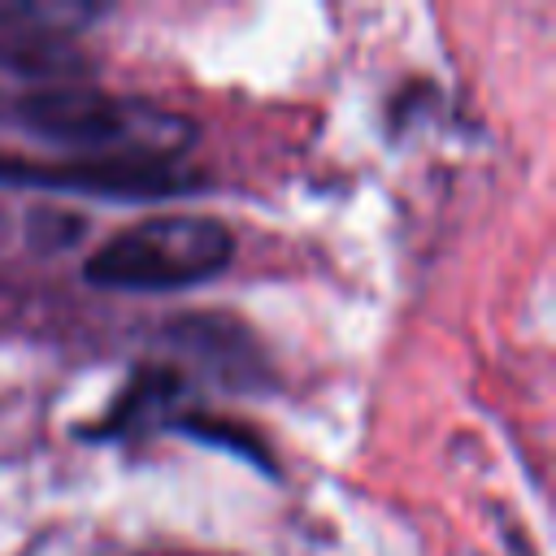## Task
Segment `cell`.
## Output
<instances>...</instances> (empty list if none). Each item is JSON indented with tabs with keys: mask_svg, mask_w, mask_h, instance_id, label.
<instances>
[{
	"mask_svg": "<svg viewBox=\"0 0 556 556\" xmlns=\"http://www.w3.org/2000/svg\"><path fill=\"white\" fill-rule=\"evenodd\" d=\"M0 182L83 191V195H122V200H161L195 187L174 169V161H74V156L56 165L0 156Z\"/></svg>",
	"mask_w": 556,
	"mask_h": 556,
	"instance_id": "cell-3",
	"label": "cell"
},
{
	"mask_svg": "<svg viewBox=\"0 0 556 556\" xmlns=\"http://www.w3.org/2000/svg\"><path fill=\"white\" fill-rule=\"evenodd\" d=\"M17 122L74 152V161H174L195 126L148 100L91 87H43L17 100Z\"/></svg>",
	"mask_w": 556,
	"mask_h": 556,
	"instance_id": "cell-1",
	"label": "cell"
},
{
	"mask_svg": "<svg viewBox=\"0 0 556 556\" xmlns=\"http://www.w3.org/2000/svg\"><path fill=\"white\" fill-rule=\"evenodd\" d=\"M235 256V239L204 213H152L100 243L83 274L117 291H174L217 278Z\"/></svg>",
	"mask_w": 556,
	"mask_h": 556,
	"instance_id": "cell-2",
	"label": "cell"
}]
</instances>
